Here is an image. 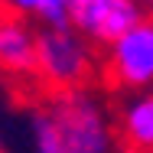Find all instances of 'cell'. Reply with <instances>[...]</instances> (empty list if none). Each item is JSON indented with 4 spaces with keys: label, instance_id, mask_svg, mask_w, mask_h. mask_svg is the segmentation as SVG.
<instances>
[{
    "label": "cell",
    "instance_id": "cell-9",
    "mask_svg": "<svg viewBox=\"0 0 153 153\" xmlns=\"http://www.w3.org/2000/svg\"><path fill=\"white\" fill-rule=\"evenodd\" d=\"M39 0H0V16H16V20H30Z\"/></svg>",
    "mask_w": 153,
    "mask_h": 153
},
{
    "label": "cell",
    "instance_id": "cell-12",
    "mask_svg": "<svg viewBox=\"0 0 153 153\" xmlns=\"http://www.w3.org/2000/svg\"><path fill=\"white\" fill-rule=\"evenodd\" d=\"M137 3H140V0H137Z\"/></svg>",
    "mask_w": 153,
    "mask_h": 153
},
{
    "label": "cell",
    "instance_id": "cell-11",
    "mask_svg": "<svg viewBox=\"0 0 153 153\" xmlns=\"http://www.w3.org/2000/svg\"><path fill=\"white\" fill-rule=\"evenodd\" d=\"M114 153H134V150H124V147H121V150H114Z\"/></svg>",
    "mask_w": 153,
    "mask_h": 153
},
{
    "label": "cell",
    "instance_id": "cell-1",
    "mask_svg": "<svg viewBox=\"0 0 153 153\" xmlns=\"http://www.w3.org/2000/svg\"><path fill=\"white\" fill-rule=\"evenodd\" d=\"M98 75V52L88 39L72 30H36V65L33 78L42 91L65 94L85 91Z\"/></svg>",
    "mask_w": 153,
    "mask_h": 153
},
{
    "label": "cell",
    "instance_id": "cell-10",
    "mask_svg": "<svg viewBox=\"0 0 153 153\" xmlns=\"http://www.w3.org/2000/svg\"><path fill=\"white\" fill-rule=\"evenodd\" d=\"M140 7H143V13H153V0H140Z\"/></svg>",
    "mask_w": 153,
    "mask_h": 153
},
{
    "label": "cell",
    "instance_id": "cell-5",
    "mask_svg": "<svg viewBox=\"0 0 153 153\" xmlns=\"http://www.w3.org/2000/svg\"><path fill=\"white\" fill-rule=\"evenodd\" d=\"M36 65V26L30 20L0 16V72L13 78H33Z\"/></svg>",
    "mask_w": 153,
    "mask_h": 153
},
{
    "label": "cell",
    "instance_id": "cell-4",
    "mask_svg": "<svg viewBox=\"0 0 153 153\" xmlns=\"http://www.w3.org/2000/svg\"><path fill=\"white\" fill-rule=\"evenodd\" d=\"M65 3H68L72 30L101 49L121 39L143 16V7L137 0H65Z\"/></svg>",
    "mask_w": 153,
    "mask_h": 153
},
{
    "label": "cell",
    "instance_id": "cell-6",
    "mask_svg": "<svg viewBox=\"0 0 153 153\" xmlns=\"http://www.w3.org/2000/svg\"><path fill=\"white\" fill-rule=\"evenodd\" d=\"M124 150L153 153V91L137 94L121 108V121L114 124Z\"/></svg>",
    "mask_w": 153,
    "mask_h": 153
},
{
    "label": "cell",
    "instance_id": "cell-8",
    "mask_svg": "<svg viewBox=\"0 0 153 153\" xmlns=\"http://www.w3.org/2000/svg\"><path fill=\"white\" fill-rule=\"evenodd\" d=\"M33 147L36 153H59V137L46 111H33Z\"/></svg>",
    "mask_w": 153,
    "mask_h": 153
},
{
    "label": "cell",
    "instance_id": "cell-2",
    "mask_svg": "<svg viewBox=\"0 0 153 153\" xmlns=\"http://www.w3.org/2000/svg\"><path fill=\"white\" fill-rule=\"evenodd\" d=\"M46 114L56 127L59 153H114L117 150L114 121H111L108 108L88 88L52 94Z\"/></svg>",
    "mask_w": 153,
    "mask_h": 153
},
{
    "label": "cell",
    "instance_id": "cell-3",
    "mask_svg": "<svg viewBox=\"0 0 153 153\" xmlns=\"http://www.w3.org/2000/svg\"><path fill=\"white\" fill-rule=\"evenodd\" d=\"M101 78L117 91H153V13H143L104 49Z\"/></svg>",
    "mask_w": 153,
    "mask_h": 153
},
{
    "label": "cell",
    "instance_id": "cell-7",
    "mask_svg": "<svg viewBox=\"0 0 153 153\" xmlns=\"http://www.w3.org/2000/svg\"><path fill=\"white\" fill-rule=\"evenodd\" d=\"M33 16L39 20V30H68V3L65 0H39Z\"/></svg>",
    "mask_w": 153,
    "mask_h": 153
}]
</instances>
